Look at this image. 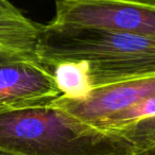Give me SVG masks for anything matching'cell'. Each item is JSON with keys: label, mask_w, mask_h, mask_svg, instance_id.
I'll use <instances>...</instances> for the list:
<instances>
[{"label": "cell", "mask_w": 155, "mask_h": 155, "mask_svg": "<svg viewBox=\"0 0 155 155\" xmlns=\"http://www.w3.org/2000/svg\"><path fill=\"white\" fill-rule=\"evenodd\" d=\"M38 58L45 67L85 63L93 88L155 75V39L80 27L41 26Z\"/></svg>", "instance_id": "cell-1"}, {"label": "cell", "mask_w": 155, "mask_h": 155, "mask_svg": "<svg viewBox=\"0 0 155 155\" xmlns=\"http://www.w3.org/2000/svg\"><path fill=\"white\" fill-rule=\"evenodd\" d=\"M132 144L49 104L0 113V155H130Z\"/></svg>", "instance_id": "cell-2"}, {"label": "cell", "mask_w": 155, "mask_h": 155, "mask_svg": "<svg viewBox=\"0 0 155 155\" xmlns=\"http://www.w3.org/2000/svg\"><path fill=\"white\" fill-rule=\"evenodd\" d=\"M49 24L155 39V0H62L55 2V15Z\"/></svg>", "instance_id": "cell-3"}, {"label": "cell", "mask_w": 155, "mask_h": 155, "mask_svg": "<svg viewBox=\"0 0 155 155\" xmlns=\"http://www.w3.org/2000/svg\"><path fill=\"white\" fill-rule=\"evenodd\" d=\"M155 96V75L95 88L82 99L58 97L52 105L95 127L110 116Z\"/></svg>", "instance_id": "cell-4"}, {"label": "cell", "mask_w": 155, "mask_h": 155, "mask_svg": "<svg viewBox=\"0 0 155 155\" xmlns=\"http://www.w3.org/2000/svg\"><path fill=\"white\" fill-rule=\"evenodd\" d=\"M61 93L39 62H0V113L52 104Z\"/></svg>", "instance_id": "cell-5"}, {"label": "cell", "mask_w": 155, "mask_h": 155, "mask_svg": "<svg viewBox=\"0 0 155 155\" xmlns=\"http://www.w3.org/2000/svg\"><path fill=\"white\" fill-rule=\"evenodd\" d=\"M41 30V25L22 13L13 17H0V44L38 58Z\"/></svg>", "instance_id": "cell-6"}, {"label": "cell", "mask_w": 155, "mask_h": 155, "mask_svg": "<svg viewBox=\"0 0 155 155\" xmlns=\"http://www.w3.org/2000/svg\"><path fill=\"white\" fill-rule=\"evenodd\" d=\"M47 68L51 72L62 97L82 99L94 89L85 63L64 62Z\"/></svg>", "instance_id": "cell-7"}, {"label": "cell", "mask_w": 155, "mask_h": 155, "mask_svg": "<svg viewBox=\"0 0 155 155\" xmlns=\"http://www.w3.org/2000/svg\"><path fill=\"white\" fill-rule=\"evenodd\" d=\"M155 117V96L117 114L110 116L95 125L104 132H119L136 122Z\"/></svg>", "instance_id": "cell-8"}, {"label": "cell", "mask_w": 155, "mask_h": 155, "mask_svg": "<svg viewBox=\"0 0 155 155\" xmlns=\"http://www.w3.org/2000/svg\"><path fill=\"white\" fill-rule=\"evenodd\" d=\"M117 133L132 144L136 154L155 144V117L136 122Z\"/></svg>", "instance_id": "cell-9"}, {"label": "cell", "mask_w": 155, "mask_h": 155, "mask_svg": "<svg viewBox=\"0 0 155 155\" xmlns=\"http://www.w3.org/2000/svg\"><path fill=\"white\" fill-rule=\"evenodd\" d=\"M137 155H155V144L150 148L146 149L143 151H140V152L136 153Z\"/></svg>", "instance_id": "cell-10"}, {"label": "cell", "mask_w": 155, "mask_h": 155, "mask_svg": "<svg viewBox=\"0 0 155 155\" xmlns=\"http://www.w3.org/2000/svg\"><path fill=\"white\" fill-rule=\"evenodd\" d=\"M130 155H137V154H130Z\"/></svg>", "instance_id": "cell-11"}]
</instances>
